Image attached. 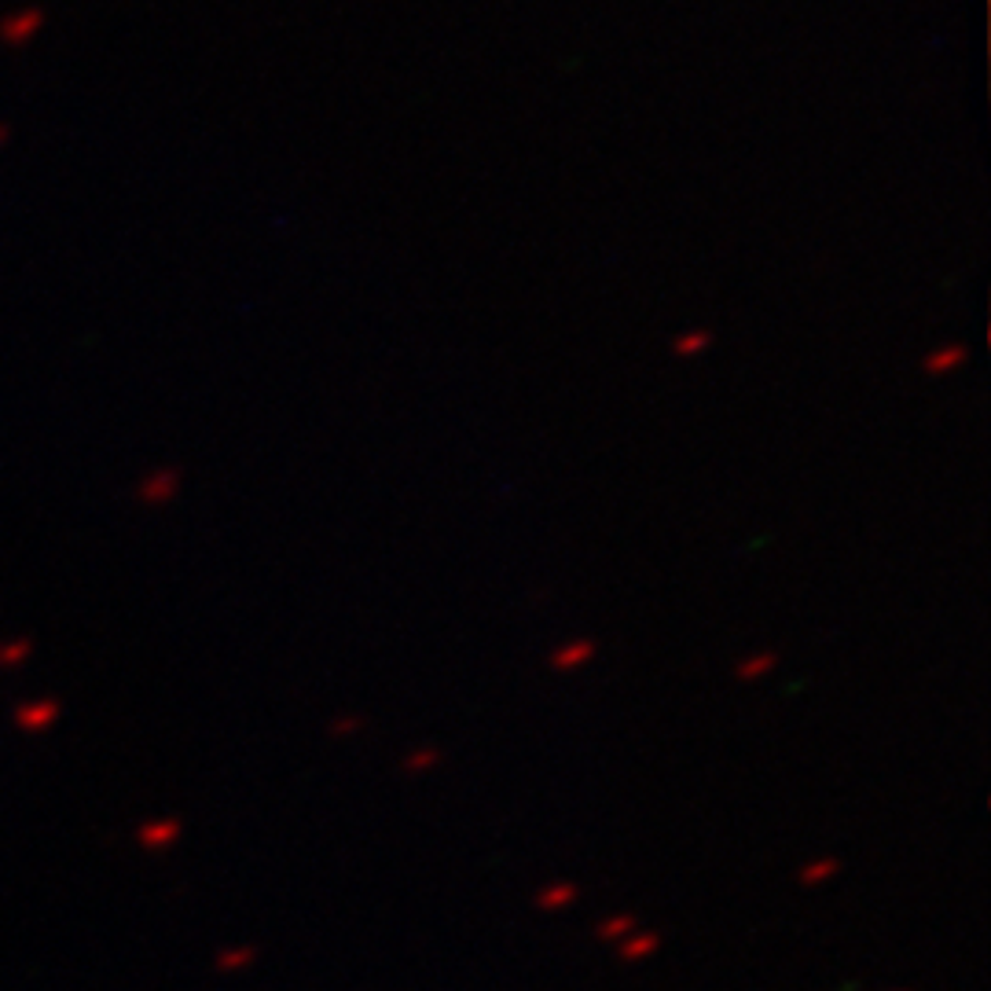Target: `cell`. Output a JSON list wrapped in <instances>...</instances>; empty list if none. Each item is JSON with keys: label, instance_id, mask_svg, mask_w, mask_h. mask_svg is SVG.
I'll return each mask as SVG.
<instances>
[{"label": "cell", "instance_id": "6da1fadb", "mask_svg": "<svg viewBox=\"0 0 991 991\" xmlns=\"http://www.w3.org/2000/svg\"><path fill=\"white\" fill-rule=\"evenodd\" d=\"M966 360H969L966 346H958V342H947V346H936V349L926 353V357H922V371H926V375H952V371L963 368Z\"/></svg>", "mask_w": 991, "mask_h": 991}, {"label": "cell", "instance_id": "7a4b0ae2", "mask_svg": "<svg viewBox=\"0 0 991 991\" xmlns=\"http://www.w3.org/2000/svg\"><path fill=\"white\" fill-rule=\"evenodd\" d=\"M592 657H595V640H570L551 654V665H554V672H573V669H584Z\"/></svg>", "mask_w": 991, "mask_h": 991}, {"label": "cell", "instance_id": "3957f363", "mask_svg": "<svg viewBox=\"0 0 991 991\" xmlns=\"http://www.w3.org/2000/svg\"><path fill=\"white\" fill-rule=\"evenodd\" d=\"M709 346H713V331L691 327V331H683V335H676L669 349L676 360H694V357H702V353H709Z\"/></svg>", "mask_w": 991, "mask_h": 991}, {"label": "cell", "instance_id": "277c9868", "mask_svg": "<svg viewBox=\"0 0 991 991\" xmlns=\"http://www.w3.org/2000/svg\"><path fill=\"white\" fill-rule=\"evenodd\" d=\"M778 665V654L775 650H761V654H753V657H745L742 665L735 669V680H742V683H750V680H761V676H767Z\"/></svg>", "mask_w": 991, "mask_h": 991}, {"label": "cell", "instance_id": "5b68a950", "mask_svg": "<svg viewBox=\"0 0 991 991\" xmlns=\"http://www.w3.org/2000/svg\"><path fill=\"white\" fill-rule=\"evenodd\" d=\"M576 893H581V888H576L573 882H554L536 896V904H540V911H559V907L573 904Z\"/></svg>", "mask_w": 991, "mask_h": 991}, {"label": "cell", "instance_id": "8992f818", "mask_svg": "<svg viewBox=\"0 0 991 991\" xmlns=\"http://www.w3.org/2000/svg\"><path fill=\"white\" fill-rule=\"evenodd\" d=\"M657 944H661L657 933H632L629 944L621 947V955L629 958V963H635V958H646L650 952H657Z\"/></svg>", "mask_w": 991, "mask_h": 991}, {"label": "cell", "instance_id": "52a82bcc", "mask_svg": "<svg viewBox=\"0 0 991 991\" xmlns=\"http://www.w3.org/2000/svg\"><path fill=\"white\" fill-rule=\"evenodd\" d=\"M632 929H635V918L632 915H613V918H606V922L599 926V940H617V936L632 933Z\"/></svg>", "mask_w": 991, "mask_h": 991}, {"label": "cell", "instance_id": "ba28073f", "mask_svg": "<svg viewBox=\"0 0 991 991\" xmlns=\"http://www.w3.org/2000/svg\"><path fill=\"white\" fill-rule=\"evenodd\" d=\"M837 871V859H819V863H812V867H804V874H801V882L804 885H815V882H826Z\"/></svg>", "mask_w": 991, "mask_h": 991}, {"label": "cell", "instance_id": "9c48e42d", "mask_svg": "<svg viewBox=\"0 0 991 991\" xmlns=\"http://www.w3.org/2000/svg\"><path fill=\"white\" fill-rule=\"evenodd\" d=\"M433 764H438V750H419L404 761V772H422V767H433Z\"/></svg>", "mask_w": 991, "mask_h": 991}, {"label": "cell", "instance_id": "30bf717a", "mask_svg": "<svg viewBox=\"0 0 991 991\" xmlns=\"http://www.w3.org/2000/svg\"><path fill=\"white\" fill-rule=\"evenodd\" d=\"M360 731V716H338L335 724H331V735H357Z\"/></svg>", "mask_w": 991, "mask_h": 991}]
</instances>
